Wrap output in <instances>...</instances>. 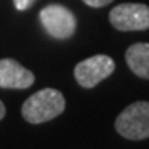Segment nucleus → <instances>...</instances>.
<instances>
[{
  "label": "nucleus",
  "instance_id": "nucleus-1",
  "mask_svg": "<svg viewBox=\"0 0 149 149\" xmlns=\"http://www.w3.org/2000/svg\"><path fill=\"white\" fill-rule=\"evenodd\" d=\"M65 110V97L55 88H43L24 100L22 116L29 123H44Z\"/></svg>",
  "mask_w": 149,
  "mask_h": 149
},
{
  "label": "nucleus",
  "instance_id": "nucleus-2",
  "mask_svg": "<svg viewBox=\"0 0 149 149\" xmlns=\"http://www.w3.org/2000/svg\"><path fill=\"white\" fill-rule=\"evenodd\" d=\"M116 130L125 139L143 140L149 137V102L139 100L126 107L116 119Z\"/></svg>",
  "mask_w": 149,
  "mask_h": 149
},
{
  "label": "nucleus",
  "instance_id": "nucleus-3",
  "mask_svg": "<svg viewBox=\"0 0 149 149\" xmlns=\"http://www.w3.org/2000/svg\"><path fill=\"white\" fill-rule=\"evenodd\" d=\"M40 22L50 37L58 40L70 38L76 31V18L65 6L52 3L40 11Z\"/></svg>",
  "mask_w": 149,
  "mask_h": 149
},
{
  "label": "nucleus",
  "instance_id": "nucleus-4",
  "mask_svg": "<svg viewBox=\"0 0 149 149\" xmlns=\"http://www.w3.org/2000/svg\"><path fill=\"white\" fill-rule=\"evenodd\" d=\"M110 23L122 32L149 29V6L143 3H122L110 12Z\"/></svg>",
  "mask_w": 149,
  "mask_h": 149
},
{
  "label": "nucleus",
  "instance_id": "nucleus-5",
  "mask_svg": "<svg viewBox=\"0 0 149 149\" xmlns=\"http://www.w3.org/2000/svg\"><path fill=\"white\" fill-rule=\"evenodd\" d=\"M114 69L116 64L108 55H94L78 63L74 67V79L84 88H93L114 73Z\"/></svg>",
  "mask_w": 149,
  "mask_h": 149
},
{
  "label": "nucleus",
  "instance_id": "nucleus-6",
  "mask_svg": "<svg viewBox=\"0 0 149 149\" xmlns=\"http://www.w3.org/2000/svg\"><path fill=\"white\" fill-rule=\"evenodd\" d=\"M35 82V76L31 70L23 67L15 59H0V87L2 88H29Z\"/></svg>",
  "mask_w": 149,
  "mask_h": 149
},
{
  "label": "nucleus",
  "instance_id": "nucleus-7",
  "mask_svg": "<svg viewBox=\"0 0 149 149\" xmlns=\"http://www.w3.org/2000/svg\"><path fill=\"white\" fill-rule=\"evenodd\" d=\"M125 59L128 67L139 78L149 79V44L135 43L126 49Z\"/></svg>",
  "mask_w": 149,
  "mask_h": 149
},
{
  "label": "nucleus",
  "instance_id": "nucleus-8",
  "mask_svg": "<svg viewBox=\"0 0 149 149\" xmlns=\"http://www.w3.org/2000/svg\"><path fill=\"white\" fill-rule=\"evenodd\" d=\"M35 2L37 0H14V6L18 11H26V9H29Z\"/></svg>",
  "mask_w": 149,
  "mask_h": 149
},
{
  "label": "nucleus",
  "instance_id": "nucleus-9",
  "mask_svg": "<svg viewBox=\"0 0 149 149\" xmlns=\"http://www.w3.org/2000/svg\"><path fill=\"white\" fill-rule=\"evenodd\" d=\"M85 5L91 6V8H102V6H107L110 5L113 0H82Z\"/></svg>",
  "mask_w": 149,
  "mask_h": 149
},
{
  "label": "nucleus",
  "instance_id": "nucleus-10",
  "mask_svg": "<svg viewBox=\"0 0 149 149\" xmlns=\"http://www.w3.org/2000/svg\"><path fill=\"white\" fill-rule=\"evenodd\" d=\"M5 114H6V108H5V104L0 100V120H2L5 117Z\"/></svg>",
  "mask_w": 149,
  "mask_h": 149
}]
</instances>
